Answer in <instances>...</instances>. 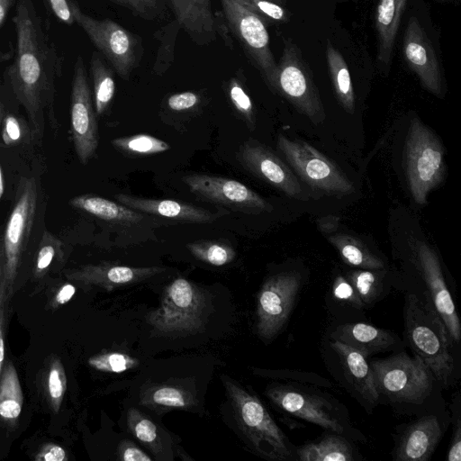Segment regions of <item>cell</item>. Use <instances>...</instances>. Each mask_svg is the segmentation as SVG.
Here are the masks:
<instances>
[{
	"label": "cell",
	"instance_id": "3957f363",
	"mask_svg": "<svg viewBox=\"0 0 461 461\" xmlns=\"http://www.w3.org/2000/svg\"><path fill=\"white\" fill-rule=\"evenodd\" d=\"M267 398L283 412L318 425L328 432L350 440L364 441L359 430L350 423L347 409L330 394L312 386L292 382L267 388Z\"/></svg>",
	"mask_w": 461,
	"mask_h": 461
},
{
	"label": "cell",
	"instance_id": "f35d334b",
	"mask_svg": "<svg viewBox=\"0 0 461 461\" xmlns=\"http://www.w3.org/2000/svg\"><path fill=\"white\" fill-rule=\"evenodd\" d=\"M61 247L60 240L48 230L43 232L32 269L35 279L42 278L47 274L54 258L62 257Z\"/></svg>",
	"mask_w": 461,
	"mask_h": 461
},
{
	"label": "cell",
	"instance_id": "d4e9b609",
	"mask_svg": "<svg viewBox=\"0 0 461 461\" xmlns=\"http://www.w3.org/2000/svg\"><path fill=\"white\" fill-rule=\"evenodd\" d=\"M295 456L301 461H354L358 458L349 438L330 431L319 440L297 447Z\"/></svg>",
	"mask_w": 461,
	"mask_h": 461
},
{
	"label": "cell",
	"instance_id": "603a6c76",
	"mask_svg": "<svg viewBox=\"0 0 461 461\" xmlns=\"http://www.w3.org/2000/svg\"><path fill=\"white\" fill-rule=\"evenodd\" d=\"M114 197L120 203L137 212L189 222L207 223L221 216L178 201L140 198L125 194H118Z\"/></svg>",
	"mask_w": 461,
	"mask_h": 461
},
{
	"label": "cell",
	"instance_id": "8992f818",
	"mask_svg": "<svg viewBox=\"0 0 461 461\" xmlns=\"http://www.w3.org/2000/svg\"><path fill=\"white\" fill-rule=\"evenodd\" d=\"M410 262L415 274L414 282L403 289V294H411L430 306L444 322L454 342L459 344L461 324L437 253L426 242L416 240Z\"/></svg>",
	"mask_w": 461,
	"mask_h": 461
},
{
	"label": "cell",
	"instance_id": "30bf717a",
	"mask_svg": "<svg viewBox=\"0 0 461 461\" xmlns=\"http://www.w3.org/2000/svg\"><path fill=\"white\" fill-rule=\"evenodd\" d=\"M277 147L296 175L312 188L336 195L355 191L348 176L310 144L279 134Z\"/></svg>",
	"mask_w": 461,
	"mask_h": 461
},
{
	"label": "cell",
	"instance_id": "836d02e7",
	"mask_svg": "<svg viewBox=\"0 0 461 461\" xmlns=\"http://www.w3.org/2000/svg\"><path fill=\"white\" fill-rule=\"evenodd\" d=\"M41 375L42 391L50 409L59 412L67 391V375L59 357L53 356L44 366Z\"/></svg>",
	"mask_w": 461,
	"mask_h": 461
},
{
	"label": "cell",
	"instance_id": "7402d4cb",
	"mask_svg": "<svg viewBox=\"0 0 461 461\" xmlns=\"http://www.w3.org/2000/svg\"><path fill=\"white\" fill-rule=\"evenodd\" d=\"M328 337L355 348L367 358L382 352L402 350L404 345L393 330L362 321L336 324Z\"/></svg>",
	"mask_w": 461,
	"mask_h": 461
},
{
	"label": "cell",
	"instance_id": "9c48e42d",
	"mask_svg": "<svg viewBox=\"0 0 461 461\" xmlns=\"http://www.w3.org/2000/svg\"><path fill=\"white\" fill-rule=\"evenodd\" d=\"M274 91L286 98L314 124L324 121L325 112L312 70L301 50L290 39L285 40L281 58L276 63Z\"/></svg>",
	"mask_w": 461,
	"mask_h": 461
},
{
	"label": "cell",
	"instance_id": "6da1fadb",
	"mask_svg": "<svg viewBox=\"0 0 461 461\" xmlns=\"http://www.w3.org/2000/svg\"><path fill=\"white\" fill-rule=\"evenodd\" d=\"M16 32L14 62L5 71V82L24 107L33 130L54 94V81L61 75L63 59L52 42L32 0H16L13 17Z\"/></svg>",
	"mask_w": 461,
	"mask_h": 461
},
{
	"label": "cell",
	"instance_id": "681fc988",
	"mask_svg": "<svg viewBox=\"0 0 461 461\" xmlns=\"http://www.w3.org/2000/svg\"><path fill=\"white\" fill-rule=\"evenodd\" d=\"M447 460H461V421L458 414L456 418V421L454 422L453 434L451 437V442L449 444Z\"/></svg>",
	"mask_w": 461,
	"mask_h": 461
},
{
	"label": "cell",
	"instance_id": "5b68a950",
	"mask_svg": "<svg viewBox=\"0 0 461 461\" xmlns=\"http://www.w3.org/2000/svg\"><path fill=\"white\" fill-rule=\"evenodd\" d=\"M236 420L253 449L276 461L296 459L295 447L261 401L229 378L223 379Z\"/></svg>",
	"mask_w": 461,
	"mask_h": 461
},
{
	"label": "cell",
	"instance_id": "be15d7a7",
	"mask_svg": "<svg viewBox=\"0 0 461 461\" xmlns=\"http://www.w3.org/2000/svg\"><path fill=\"white\" fill-rule=\"evenodd\" d=\"M269 1L276 3V4H278V5H282V6H285V4H286V0H269Z\"/></svg>",
	"mask_w": 461,
	"mask_h": 461
},
{
	"label": "cell",
	"instance_id": "ab89813d",
	"mask_svg": "<svg viewBox=\"0 0 461 461\" xmlns=\"http://www.w3.org/2000/svg\"><path fill=\"white\" fill-rule=\"evenodd\" d=\"M87 363L101 372L122 373L136 367L139 360L122 352L110 351L89 357Z\"/></svg>",
	"mask_w": 461,
	"mask_h": 461
},
{
	"label": "cell",
	"instance_id": "6f0895ef",
	"mask_svg": "<svg viewBox=\"0 0 461 461\" xmlns=\"http://www.w3.org/2000/svg\"><path fill=\"white\" fill-rule=\"evenodd\" d=\"M3 239L0 236V282H1V276H2V269H3Z\"/></svg>",
	"mask_w": 461,
	"mask_h": 461
},
{
	"label": "cell",
	"instance_id": "4dcf8cb0",
	"mask_svg": "<svg viewBox=\"0 0 461 461\" xmlns=\"http://www.w3.org/2000/svg\"><path fill=\"white\" fill-rule=\"evenodd\" d=\"M23 405V393L15 366H4L0 375V421L14 424Z\"/></svg>",
	"mask_w": 461,
	"mask_h": 461
},
{
	"label": "cell",
	"instance_id": "7c38bea8",
	"mask_svg": "<svg viewBox=\"0 0 461 461\" xmlns=\"http://www.w3.org/2000/svg\"><path fill=\"white\" fill-rule=\"evenodd\" d=\"M74 17L115 72L128 80L140 59V38L111 19L96 20L84 14L78 5Z\"/></svg>",
	"mask_w": 461,
	"mask_h": 461
},
{
	"label": "cell",
	"instance_id": "8fae6325",
	"mask_svg": "<svg viewBox=\"0 0 461 461\" xmlns=\"http://www.w3.org/2000/svg\"><path fill=\"white\" fill-rule=\"evenodd\" d=\"M304 283L296 270H285L269 276L262 285L257 302V332L268 341L286 324Z\"/></svg>",
	"mask_w": 461,
	"mask_h": 461
},
{
	"label": "cell",
	"instance_id": "680465c9",
	"mask_svg": "<svg viewBox=\"0 0 461 461\" xmlns=\"http://www.w3.org/2000/svg\"><path fill=\"white\" fill-rule=\"evenodd\" d=\"M148 8H155L157 6V0H143Z\"/></svg>",
	"mask_w": 461,
	"mask_h": 461
},
{
	"label": "cell",
	"instance_id": "6125c7cd",
	"mask_svg": "<svg viewBox=\"0 0 461 461\" xmlns=\"http://www.w3.org/2000/svg\"><path fill=\"white\" fill-rule=\"evenodd\" d=\"M3 119H4V106H3V103L0 99V124L3 121Z\"/></svg>",
	"mask_w": 461,
	"mask_h": 461
},
{
	"label": "cell",
	"instance_id": "cb8c5ba5",
	"mask_svg": "<svg viewBox=\"0 0 461 461\" xmlns=\"http://www.w3.org/2000/svg\"><path fill=\"white\" fill-rule=\"evenodd\" d=\"M407 0H378L375 29L378 40L377 61L384 69L391 64L395 38Z\"/></svg>",
	"mask_w": 461,
	"mask_h": 461
},
{
	"label": "cell",
	"instance_id": "52a82bcc",
	"mask_svg": "<svg viewBox=\"0 0 461 461\" xmlns=\"http://www.w3.org/2000/svg\"><path fill=\"white\" fill-rule=\"evenodd\" d=\"M405 167L414 201L426 204L428 194L444 178L446 164L439 139L419 118L411 121L408 130Z\"/></svg>",
	"mask_w": 461,
	"mask_h": 461
},
{
	"label": "cell",
	"instance_id": "60d3db41",
	"mask_svg": "<svg viewBox=\"0 0 461 461\" xmlns=\"http://www.w3.org/2000/svg\"><path fill=\"white\" fill-rule=\"evenodd\" d=\"M245 8L259 16L266 23H287L290 13L285 6L269 0H237Z\"/></svg>",
	"mask_w": 461,
	"mask_h": 461
},
{
	"label": "cell",
	"instance_id": "ffe728a7",
	"mask_svg": "<svg viewBox=\"0 0 461 461\" xmlns=\"http://www.w3.org/2000/svg\"><path fill=\"white\" fill-rule=\"evenodd\" d=\"M443 435L436 414H426L409 424L395 438L393 458L396 461H427Z\"/></svg>",
	"mask_w": 461,
	"mask_h": 461
},
{
	"label": "cell",
	"instance_id": "1f68e13d",
	"mask_svg": "<svg viewBox=\"0 0 461 461\" xmlns=\"http://www.w3.org/2000/svg\"><path fill=\"white\" fill-rule=\"evenodd\" d=\"M338 250L341 259L349 267L361 269H386L377 257L358 239L347 234H335L328 238Z\"/></svg>",
	"mask_w": 461,
	"mask_h": 461
},
{
	"label": "cell",
	"instance_id": "4fadbf2b",
	"mask_svg": "<svg viewBox=\"0 0 461 461\" xmlns=\"http://www.w3.org/2000/svg\"><path fill=\"white\" fill-rule=\"evenodd\" d=\"M323 359L339 384L368 412L376 407L379 395L367 357L339 341L327 339Z\"/></svg>",
	"mask_w": 461,
	"mask_h": 461
},
{
	"label": "cell",
	"instance_id": "c3c4849f",
	"mask_svg": "<svg viewBox=\"0 0 461 461\" xmlns=\"http://www.w3.org/2000/svg\"><path fill=\"white\" fill-rule=\"evenodd\" d=\"M22 136L20 123L16 117L8 114L4 118L2 139L5 145H12L19 141Z\"/></svg>",
	"mask_w": 461,
	"mask_h": 461
},
{
	"label": "cell",
	"instance_id": "8d00e7d4",
	"mask_svg": "<svg viewBox=\"0 0 461 461\" xmlns=\"http://www.w3.org/2000/svg\"><path fill=\"white\" fill-rule=\"evenodd\" d=\"M126 419L131 433L152 452H159V438L156 424L135 408L129 409Z\"/></svg>",
	"mask_w": 461,
	"mask_h": 461
},
{
	"label": "cell",
	"instance_id": "4316f807",
	"mask_svg": "<svg viewBox=\"0 0 461 461\" xmlns=\"http://www.w3.org/2000/svg\"><path fill=\"white\" fill-rule=\"evenodd\" d=\"M184 18L180 24L198 45H206L216 39L214 14L210 0H183Z\"/></svg>",
	"mask_w": 461,
	"mask_h": 461
},
{
	"label": "cell",
	"instance_id": "f5cc1de1",
	"mask_svg": "<svg viewBox=\"0 0 461 461\" xmlns=\"http://www.w3.org/2000/svg\"><path fill=\"white\" fill-rule=\"evenodd\" d=\"M339 221L338 216L330 214L318 219L317 225L322 233L330 234L337 230Z\"/></svg>",
	"mask_w": 461,
	"mask_h": 461
},
{
	"label": "cell",
	"instance_id": "db71d44e",
	"mask_svg": "<svg viewBox=\"0 0 461 461\" xmlns=\"http://www.w3.org/2000/svg\"><path fill=\"white\" fill-rule=\"evenodd\" d=\"M125 2L127 3L128 8H130L134 14H137L145 19L149 18L148 7L144 4L143 0H125Z\"/></svg>",
	"mask_w": 461,
	"mask_h": 461
},
{
	"label": "cell",
	"instance_id": "d6986e66",
	"mask_svg": "<svg viewBox=\"0 0 461 461\" xmlns=\"http://www.w3.org/2000/svg\"><path fill=\"white\" fill-rule=\"evenodd\" d=\"M402 54L406 64L416 74L422 86L436 96L442 97L439 62L430 40L414 16L407 23Z\"/></svg>",
	"mask_w": 461,
	"mask_h": 461
},
{
	"label": "cell",
	"instance_id": "816d5d0a",
	"mask_svg": "<svg viewBox=\"0 0 461 461\" xmlns=\"http://www.w3.org/2000/svg\"><path fill=\"white\" fill-rule=\"evenodd\" d=\"M214 23H215V31L220 34V36L224 41L225 44L232 49V40L229 33L230 32L229 26L227 24L225 16L223 13H221L220 15L218 13L214 15Z\"/></svg>",
	"mask_w": 461,
	"mask_h": 461
},
{
	"label": "cell",
	"instance_id": "44dd1931",
	"mask_svg": "<svg viewBox=\"0 0 461 461\" xmlns=\"http://www.w3.org/2000/svg\"><path fill=\"white\" fill-rule=\"evenodd\" d=\"M164 271L165 268L160 267H140L100 263L66 270L64 276L70 281L110 291L141 282Z\"/></svg>",
	"mask_w": 461,
	"mask_h": 461
},
{
	"label": "cell",
	"instance_id": "7bdbcfd3",
	"mask_svg": "<svg viewBox=\"0 0 461 461\" xmlns=\"http://www.w3.org/2000/svg\"><path fill=\"white\" fill-rule=\"evenodd\" d=\"M10 294L6 283L1 279L0 282V375L5 366V335L7 319L8 303Z\"/></svg>",
	"mask_w": 461,
	"mask_h": 461
},
{
	"label": "cell",
	"instance_id": "7dc6e473",
	"mask_svg": "<svg viewBox=\"0 0 461 461\" xmlns=\"http://www.w3.org/2000/svg\"><path fill=\"white\" fill-rule=\"evenodd\" d=\"M34 459L36 461H67L68 456L61 446L50 442L40 447Z\"/></svg>",
	"mask_w": 461,
	"mask_h": 461
},
{
	"label": "cell",
	"instance_id": "b9f144b4",
	"mask_svg": "<svg viewBox=\"0 0 461 461\" xmlns=\"http://www.w3.org/2000/svg\"><path fill=\"white\" fill-rule=\"evenodd\" d=\"M229 96L236 110L245 118L248 125L253 129L255 126L253 104L240 82L236 78H231L229 83Z\"/></svg>",
	"mask_w": 461,
	"mask_h": 461
},
{
	"label": "cell",
	"instance_id": "484cf974",
	"mask_svg": "<svg viewBox=\"0 0 461 461\" xmlns=\"http://www.w3.org/2000/svg\"><path fill=\"white\" fill-rule=\"evenodd\" d=\"M140 404L154 411L191 410L197 404L195 395L188 389L172 384H157L144 387Z\"/></svg>",
	"mask_w": 461,
	"mask_h": 461
},
{
	"label": "cell",
	"instance_id": "7a4b0ae2",
	"mask_svg": "<svg viewBox=\"0 0 461 461\" xmlns=\"http://www.w3.org/2000/svg\"><path fill=\"white\" fill-rule=\"evenodd\" d=\"M403 343L428 366L441 388L455 384L458 367L453 348L456 343L437 312L411 294H404Z\"/></svg>",
	"mask_w": 461,
	"mask_h": 461
},
{
	"label": "cell",
	"instance_id": "f6af8a7d",
	"mask_svg": "<svg viewBox=\"0 0 461 461\" xmlns=\"http://www.w3.org/2000/svg\"><path fill=\"white\" fill-rule=\"evenodd\" d=\"M200 101L199 95L185 91L170 95L167 98V106L173 111L181 112L195 107Z\"/></svg>",
	"mask_w": 461,
	"mask_h": 461
},
{
	"label": "cell",
	"instance_id": "f907efd6",
	"mask_svg": "<svg viewBox=\"0 0 461 461\" xmlns=\"http://www.w3.org/2000/svg\"><path fill=\"white\" fill-rule=\"evenodd\" d=\"M76 293V287L71 284L61 285L52 296L50 302V307L56 310L68 303Z\"/></svg>",
	"mask_w": 461,
	"mask_h": 461
},
{
	"label": "cell",
	"instance_id": "277c9868",
	"mask_svg": "<svg viewBox=\"0 0 461 461\" xmlns=\"http://www.w3.org/2000/svg\"><path fill=\"white\" fill-rule=\"evenodd\" d=\"M368 363L379 401L383 398L392 404L420 405L439 386L422 360L411 357L402 349Z\"/></svg>",
	"mask_w": 461,
	"mask_h": 461
},
{
	"label": "cell",
	"instance_id": "d590c367",
	"mask_svg": "<svg viewBox=\"0 0 461 461\" xmlns=\"http://www.w3.org/2000/svg\"><path fill=\"white\" fill-rule=\"evenodd\" d=\"M186 248L196 259L216 267L229 264L236 256L232 247L219 240L194 241Z\"/></svg>",
	"mask_w": 461,
	"mask_h": 461
},
{
	"label": "cell",
	"instance_id": "ac0fdd59",
	"mask_svg": "<svg viewBox=\"0 0 461 461\" xmlns=\"http://www.w3.org/2000/svg\"><path fill=\"white\" fill-rule=\"evenodd\" d=\"M238 156L241 164L257 177L290 197L306 199L297 176L265 145L256 140H248L240 147Z\"/></svg>",
	"mask_w": 461,
	"mask_h": 461
},
{
	"label": "cell",
	"instance_id": "83f0119b",
	"mask_svg": "<svg viewBox=\"0 0 461 461\" xmlns=\"http://www.w3.org/2000/svg\"><path fill=\"white\" fill-rule=\"evenodd\" d=\"M69 203L72 207L83 210L104 221L120 223H135L143 218V215L122 203H116L108 199L93 195L83 194L73 197Z\"/></svg>",
	"mask_w": 461,
	"mask_h": 461
},
{
	"label": "cell",
	"instance_id": "2e32d148",
	"mask_svg": "<svg viewBox=\"0 0 461 461\" xmlns=\"http://www.w3.org/2000/svg\"><path fill=\"white\" fill-rule=\"evenodd\" d=\"M70 122L77 155L82 164H86L97 149L98 129L87 74L81 56L77 58L74 66Z\"/></svg>",
	"mask_w": 461,
	"mask_h": 461
},
{
	"label": "cell",
	"instance_id": "ee69618b",
	"mask_svg": "<svg viewBox=\"0 0 461 461\" xmlns=\"http://www.w3.org/2000/svg\"><path fill=\"white\" fill-rule=\"evenodd\" d=\"M45 2L59 21L69 26L76 23L74 9L77 4L74 0H45Z\"/></svg>",
	"mask_w": 461,
	"mask_h": 461
},
{
	"label": "cell",
	"instance_id": "94428289",
	"mask_svg": "<svg viewBox=\"0 0 461 461\" xmlns=\"http://www.w3.org/2000/svg\"><path fill=\"white\" fill-rule=\"evenodd\" d=\"M117 5H122L124 7H128L127 5V3L125 2V0H110Z\"/></svg>",
	"mask_w": 461,
	"mask_h": 461
},
{
	"label": "cell",
	"instance_id": "11a10c76",
	"mask_svg": "<svg viewBox=\"0 0 461 461\" xmlns=\"http://www.w3.org/2000/svg\"><path fill=\"white\" fill-rule=\"evenodd\" d=\"M16 0H0V27L9 14L11 7Z\"/></svg>",
	"mask_w": 461,
	"mask_h": 461
},
{
	"label": "cell",
	"instance_id": "f1b7e54d",
	"mask_svg": "<svg viewBox=\"0 0 461 461\" xmlns=\"http://www.w3.org/2000/svg\"><path fill=\"white\" fill-rule=\"evenodd\" d=\"M386 269L357 268L345 276L354 287L365 308L378 303L389 294L390 282Z\"/></svg>",
	"mask_w": 461,
	"mask_h": 461
},
{
	"label": "cell",
	"instance_id": "5bb4252c",
	"mask_svg": "<svg viewBox=\"0 0 461 461\" xmlns=\"http://www.w3.org/2000/svg\"><path fill=\"white\" fill-rule=\"evenodd\" d=\"M230 32L274 91L276 62L270 49L267 23L237 0H220Z\"/></svg>",
	"mask_w": 461,
	"mask_h": 461
},
{
	"label": "cell",
	"instance_id": "d6a6232c",
	"mask_svg": "<svg viewBox=\"0 0 461 461\" xmlns=\"http://www.w3.org/2000/svg\"><path fill=\"white\" fill-rule=\"evenodd\" d=\"M90 71L94 83L95 113L101 115L106 111L114 95L113 72L97 51L92 53Z\"/></svg>",
	"mask_w": 461,
	"mask_h": 461
},
{
	"label": "cell",
	"instance_id": "f546056e",
	"mask_svg": "<svg viewBox=\"0 0 461 461\" xmlns=\"http://www.w3.org/2000/svg\"><path fill=\"white\" fill-rule=\"evenodd\" d=\"M326 59L339 104L347 113H354L356 109L355 94L347 62L330 41L326 46Z\"/></svg>",
	"mask_w": 461,
	"mask_h": 461
},
{
	"label": "cell",
	"instance_id": "9a60e30c",
	"mask_svg": "<svg viewBox=\"0 0 461 461\" xmlns=\"http://www.w3.org/2000/svg\"><path fill=\"white\" fill-rule=\"evenodd\" d=\"M34 178H23L19 185L15 205L8 219L3 238V269L10 295L13 294L22 255L30 238L37 205Z\"/></svg>",
	"mask_w": 461,
	"mask_h": 461
},
{
	"label": "cell",
	"instance_id": "e0dca14e",
	"mask_svg": "<svg viewBox=\"0 0 461 461\" xmlns=\"http://www.w3.org/2000/svg\"><path fill=\"white\" fill-rule=\"evenodd\" d=\"M183 181L196 195L234 211L259 213L273 209L263 197L233 179L194 174L184 176Z\"/></svg>",
	"mask_w": 461,
	"mask_h": 461
},
{
	"label": "cell",
	"instance_id": "bcb514c9",
	"mask_svg": "<svg viewBox=\"0 0 461 461\" xmlns=\"http://www.w3.org/2000/svg\"><path fill=\"white\" fill-rule=\"evenodd\" d=\"M117 459L123 461H151L152 458L131 441L123 440L118 447Z\"/></svg>",
	"mask_w": 461,
	"mask_h": 461
},
{
	"label": "cell",
	"instance_id": "e575fe53",
	"mask_svg": "<svg viewBox=\"0 0 461 461\" xmlns=\"http://www.w3.org/2000/svg\"><path fill=\"white\" fill-rule=\"evenodd\" d=\"M329 295L331 302L329 303L330 309L335 315L339 310L341 313L347 310L348 313L355 312L359 315L365 309L358 294L345 276L338 275L335 277Z\"/></svg>",
	"mask_w": 461,
	"mask_h": 461
},
{
	"label": "cell",
	"instance_id": "91938a15",
	"mask_svg": "<svg viewBox=\"0 0 461 461\" xmlns=\"http://www.w3.org/2000/svg\"><path fill=\"white\" fill-rule=\"evenodd\" d=\"M4 193V180H3V175H2V169L0 165V199Z\"/></svg>",
	"mask_w": 461,
	"mask_h": 461
},
{
	"label": "cell",
	"instance_id": "74e56055",
	"mask_svg": "<svg viewBox=\"0 0 461 461\" xmlns=\"http://www.w3.org/2000/svg\"><path fill=\"white\" fill-rule=\"evenodd\" d=\"M112 144L123 152L141 156L153 155L170 149L164 140L143 133L113 139Z\"/></svg>",
	"mask_w": 461,
	"mask_h": 461
},
{
	"label": "cell",
	"instance_id": "9f6ffc18",
	"mask_svg": "<svg viewBox=\"0 0 461 461\" xmlns=\"http://www.w3.org/2000/svg\"><path fill=\"white\" fill-rule=\"evenodd\" d=\"M176 22L181 24L184 18V3L183 0H171Z\"/></svg>",
	"mask_w": 461,
	"mask_h": 461
},
{
	"label": "cell",
	"instance_id": "ba28073f",
	"mask_svg": "<svg viewBox=\"0 0 461 461\" xmlns=\"http://www.w3.org/2000/svg\"><path fill=\"white\" fill-rule=\"evenodd\" d=\"M205 308L203 293L192 282L179 277L166 287L160 305L146 319L161 334L195 333L203 328Z\"/></svg>",
	"mask_w": 461,
	"mask_h": 461
}]
</instances>
